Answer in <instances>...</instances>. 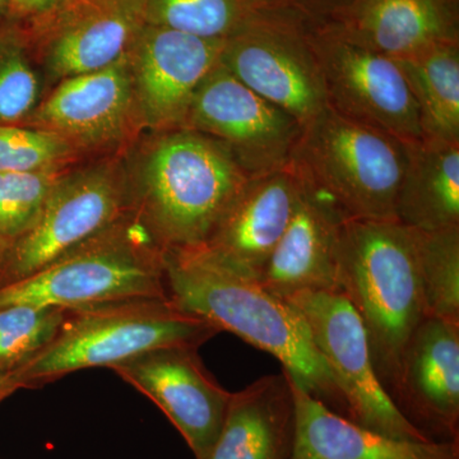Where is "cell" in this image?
I'll use <instances>...</instances> for the list:
<instances>
[{"instance_id":"6da1fadb","label":"cell","mask_w":459,"mask_h":459,"mask_svg":"<svg viewBox=\"0 0 459 459\" xmlns=\"http://www.w3.org/2000/svg\"><path fill=\"white\" fill-rule=\"evenodd\" d=\"M164 267L166 294L178 307L271 353L296 385L347 419L342 391L289 301L225 267L204 247L165 250Z\"/></svg>"},{"instance_id":"7a4b0ae2","label":"cell","mask_w":459,"mask_h":459,"mask_svg":"<svg viewBox=\"0 0 459 459\" xmlns=\"http://www.w3.org/2000/svg\"><path fill=\"white\" fill-rule=\"evenodd\" d=\"M133 202L165 250L204 246L250 178L219 142L188 128L151 141Z\"/></svg>"},{"instance_id":"3957f363","label":"cell","mask_w":459,"mask_h":459,"mask_svg":"<svg viewBox=\"0 0 459 459\" xmlns=\"http://www.w3.org/2000/svg\"><path fill=\"white\" fill-rule=\"evenodd\" d=\"M220 332L169 298L134 299L68 310L41 351L0 377V403L20 389H38L75 371L113 368L142 352L199 347Z\"/></svg>"},{"instance_id":"277c9868","label":"cell","mask_w":459,"mask_h":459,"mask_svg":"<svg viewBox=\"0 0 459 459\" xmlns=\"http://www.w3.org/2000/svg\"><path fill=\"white\" fill-rule=\"evenodd\" d=\"M337 262L340 292L362 320L391 395L406 344L425 318L412 231L395 220H346Z\"/></svg>"},{"instance_id":"5b68a950","label":"cell","mask_w":459,"mask_h":459,"mask_svg":"<svg viewBox=\"0 0 459 459\" xmlns=\"http://www.w3.org/2000/svg\"><path fill=\"white\" fill-rule=\"evenodd\" d=\"M164 255V247L134 210L83 246L0 287V307L30 304L74 310L168 298Z\"/></svg>"},{"instance_id":"8992f818","label":"cell","mask_w":459,"mask_h":459,"mask_svg":"<svg viewBox=\"0 0 459 459\" xmlns=\"http://www.w3.org/2000/svg\"><path fill=\"white\" fill-rule=\"evenodd\" d=\"M406 143L327 108L309 126L291 165L347 220H395Z\"/></svg>"},{"instance_id":"52a82bcc","label":"cell","mask_w":459,"mask_h":459,"mask_svg":"<svg viewBox=\"0 0 459 459\" xmlns=\"http://www.w3.org/2000/svg\"><path fill=\"white\" fill-rule=\"evenodd\" d=\"M134 211L131 181L115 166L65 174L35 223L0 252V287L30 276Z\"/></svg>"},{"instance_id":"ba28073f","label":"cell","mask_w":459,"mask_h":459,"mask_svg":"<svg viewBox=\"0 0 459 459\" xmlns=\"http://www.w3.org/2000/svg\"><path fill=\"white\" fill-rule=\"evenodd\" d=\"M303 316L313 342L337 380L347 419L395 439L433 442L404 418L371 358L362 320L341 292L303 291L285 299Z\"/></svg>"},{"instance_id":"9c48e42d","label":"cell","mask_w":459,"mask_h":459,"mask_svg":"<svg viewBox=\"0 0 459 459\" xmlns=\"http://www.w3.org/2000/svg\"><path fill=\"white\" fill-rule=\"evenodd\" d=\"M328 108L404 143L421 140L418 107L394 57L347 40L319 21L309 29Z\"/></svg>"},{"instance_id":"30bf717a","label":"cell","mask_w":459,"mask_h":459,"mask_svg":"<svg viewBox=\"0 0 459 459\" xmlns=\"http://www.w3.org/2000/svg\"><path fill=\"white\" fill-rule=\"evenodd\" d=\"M183 128L228 150L247 178L291 164L303 126L240 82L219 63L198 87Z\"/></svg>"},{"instance_id":"8fae6325","label":"cell","mask_w":459,"mask_h":459,"mask_svg":"<svg viewBox=\"0 0 459 459\" xmlns=\"http://www.w3.org/2000/svg\"><path fill=\"white\" fill-rule=\"evenodd\" d=\"M319 20L274 21L225 41L220 63L256 95L309 126L327 110L309 29Z\"/></svg>"},{"instance_id":"7c38bea8","label":"cell","mask_w":459,"mask_h":459,"mask_svg":"<svg viewBox=\"0 0 459 459\" xmlns=\"http://www.w3.org/2000/svg\"><path fill=\"white\" fill-rule=\"evenodd\" d=\"M33 57L57 77L114 65L146 25L142 0H65L48 13L18 23Z\"/></svg>"},{"instance_id":"4fadbf2b","label":"cell","mask_w":459,"mask_h":459,"mask_svg":"<svg viewBox=\"0 0 459 459\" xmlns=\"http://www.w3.org/2000/svg\"><path fill=\"white\" fill-rule=\"evenodd\" d=\"M110 370L168 416L195 458L207 455L221 430L231 392L208 373L197 347L151 350Z\"/></svg>"},{"instance_id":"5bb4252c","label":"cell","mask_w":459,"mask_h":459,"mask_svg":"<svg viewBox=\"0 0 459 459\" xmlns=\"http://www.w3.org/2000/svg\"><path fill=\"white\" fill-rule=\"evenodd\" d=\"M225 41L146 25L128 51L135 111L157 131L183 128L193 98Z\"/></svg>"},{"instance_id":"9a60e30c","label":"cell","mask_w":459,"mask_h":459,"mask_svg":"<svg viewBox=\"0 0 459 459\" xmlns=\"http://www.w3.org/2000/svg\"><path fill=\"white\" fill-rule=\"evenodd\" d=\"M433 442H459V323L425 316L411 334L391 394Z\"/></svg>"},{"instance_id":"2e32d148","label":"cell","mask_w":459,"mask_h":459,"mask_svg":"<svg viewBox=\"0 0 459 459\" xmlns=\"http://www.w3.org/2000/svg\"><path fill=\"white\" fill-rule=\"evenodd\" d=\"M300 189L291 164L250 178L202 247L230 270L258 280L294 216Z\"/></svg>"},{"instance_id":"e0dca14e","label":"cell","mask_w":459,"mask_h":459,"mask_svg":"<svg viewBox=\"0 0 459 459\" xmlns=\"http://www.w3.org/2000/svg\"><path fill=\"white\" fill-rule=\"evenodd\" d=\"M299 177L301 189L294 216L256 280L282 299L303 291L340 292L338 244L347 219L333 202Z\"/></svg>"},{"instance_id":"ac0fdd59","label":"cell","mask_w":459,"mask_h":459,"mask_svg":"<svg viewBox=\"0 0 459 459\" xmlns=\"http://www.w3.org/2000/svg\"><path fill=\"white\" fill-rule=\"evenodd\" d=\"M134 113L126 54L107 68L65 78L25 126L56 133L74 146L104 143L122 135Z\"/></svg>"},{"instance_id":"d6986e66","label":"cell","mask_w":459,"mask_h":459,"mask_svg":"<svg viewBox=\"0 0 459 459\" xmlns=\"http://www.w3.org/2000/svg\"><path fill=\"white\" fill-rule=\"evenodd\" d=\"M323 22L347 40L401 57L459 41V0H344Z\"/></svg>"},{"instance_id":"ffe728a7","label":"cell","mask_w":459,"mask_h":459,"mask_svg":"<svg viewBox=\"0 0 459 459\" xmlns=\"http://www.w3.org/2000/svg\"><path fill=\"white\" fill-rule=\"evenodd\" d=\"M291 380L282 370L231 394L219 437L204 459H291L295 442Z\"/></svg>"},{"instance_id":"44dd1931","label":"cell","mask_w":459,"mask_h":459,"mask_svg":"<svg viewBox=\"0 0 459 459\" xmlns=\"http://www.w3.org/2000/svg\"><path fill=\"white\" fill-rule=\"evenodd\" d=\"M290 380L296 418L291 459H459V442H412L377 433L328 409Z\"/></svg>"},{"instance_id":"7402d4cb","label":"cell","mask_w":459,"mask_h":459,"mask_svg":"<svg viewBox=\"0 0 459 459\" xmlns=\"http://www.w3.org/2000/svg\"><path fill=\"white\" fill-rule=\"evenodd\" d=\"M395 219L410 229L434 231L459 226V142L406 143Z\"/></svg>"},{"instance_id":"603a6c76","label":"cell","mask_w":459,"mask_h":459,"mask_svg":"<svg viewBox=\"0 0 459 459\" xmlns=\"http://www.w3.org/2000/svg\"><path fill=\"white\" fill-rule=\"evenodd\" d=\"M148 25L226 41L274 21L314 18L294 0H142Z\"/></svg>"},{"instance_id":"cb8c5ba5","label":"cell","mask_w":459,"mask_h":459,"mask_svg":"<svg viewBox=\"0 0 459 459\" xmlns=\"http://www.w3.org/2000/svg\"><path fill=\"white\" fill-rule=\"evenodd\" d=\"M394 59L418 107L421 140L459 142V41Z\"/></svg>"},{"instance_id":"d4e9b609","label":"cell","mask_w":459,"mask_h":459,"mask_svg":"<svg viewBox=\"0 0 459 459\" xmlns=\"http://www.w3.org/2000/svg\"><path fill=\"white\" fill-rule=\"evenodd\" d=\"M411 231L425 316L459 323V226Z\"/></svg>"},{"instance_id":"484cf974","label":"cell","mask_w":459,"mask_h":459,"mask_svg":"<svg viewBox=\"0 0 459 459\" xmlns=\"http://www.w3.org/2000/svg\"><path fill=\"white\" fill-rule=\"evenodd\" d=\"M39 96L40 81L25 32L7 21L0 26V126H25Z\"/></svg>"},{"instance_id":"4316f807","label":"cell","mask_w":459,"mask_h":459,"mask_svg":"<svg viewBox=\"0 0 459 459\" xmlns=\"http://www.w3.org/2000/svg\"><path fill=\"white\" fill-rule=\"evenodd\" d=\"M68 310L40 305L0 307V377L41 351L56 337Z\"/></svg>"},{"instance_id":"83f0119b","label":"cell","mask_w":459,"mask_h":459,"mask_svg":"<svg viewBox=\"0 0 459 459\" xmlns=\"http://www.w3.org/2000/svg\"><path fill=\"white\" fill-rule=\"evenodd\" d=\"M63 175L59 168L0 172V240L3 247L31 228Z\"/></svg>"},{"instance_id":"f1b7e54d","label":"cell","mask_w":459,"mask_h":459,"mask_svg":"<svg viewBox=\"0 0 459 459\" xmlns=\"http://www.w3.org/2000/svg\"><path fill=\"white\" fill-rule=\"evenodd\" d=\"M74 146L56 133L30 126H0V172L59 168Z\"/></svg>"},{"instance_id":"f546056e","label":"cell","mask_w":459,"mask_h":459,"mask_svg":"<svg viewBox=\"0 0 459 459\" xmlns=\"http://www.w3.org/2000/svg\"><path fill=\"white\" fill-rule=\"evenodd\" d=\"M65 0H11L8 21L26 23L33 18L48 13Z\"/></svg>"},{"instance_id":"4dcf8cb0","label":"cell","mask_w":459,"mask_h":459,"mask_svg":"<svg viewBox=\"0 0 459 459\" xmlns=\"http://www.w3.org/2000/svg\"><path fill=\"white\" fill-rule=\"evenodd\" d=\"M294 2L309 9L323 21L334 8L342 4L344 0H294Z\"/></svg>"},{"instance_id":"1f68e13d","label":"cell","mask_w":459,"mask_h":459,"mask_svg":"<svg viewBox=\"0 0 459 459\" xmlns=\"http://www.w3.org/2000/svg\"><path fill=\"white\" fill-rule=\"evenodd\" d=\"M11 0H0V26L7 22Z\"/></svg>"},{"instance_id":"d6a6232c","label":"cell","mask_w":459,"mask_h":459,"mask_svg":"<svg viewBox=\"0 0 459 459\" xmlns=\"http://www.w3.org/2000/svg\"><path fill=\"white\" fill-rule=\"evenodd\" d=\"M2 249H3V243H2V240H0V252H2Z\"/></svg>"}]
</instances>
